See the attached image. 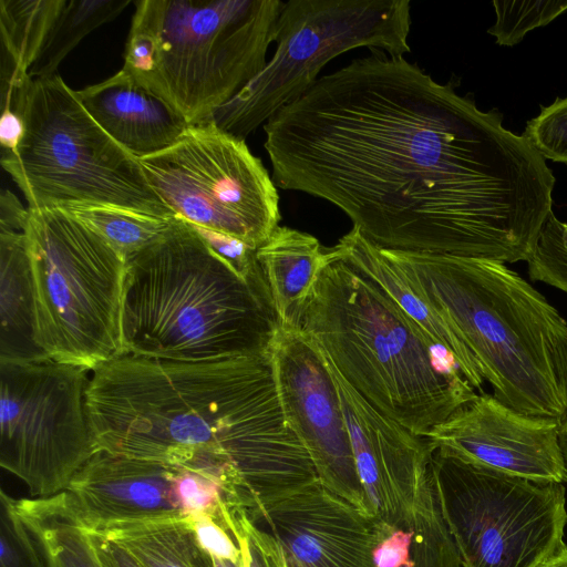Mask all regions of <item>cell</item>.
<instances>
[{
  "label": "cell",
  "mask_w": 567,
  "mask_h": 567,
  "mask_svg": "<svg viewBox=\"0 0 567 567\" xmlns=\"http://www.w3.org/2000/svg\"><path fill=\"white\" fill-rule=\"evenodd\" d=\"M271 178L402 251L528 261L555 177L496 110L378 51L326 74L265 125Z\"/></svg>",
  "instance_id": "cell-1"
},
{
  "label": "cell",
  "mask_w": 567,
  "mask_h": 567,
  "mask_svg": "<svg viewBox=\"0 0 567 567\" xmlns=\"http://www.w3.org/2000/svg\"><path fill=\"white\" fill-rule=\"evenodd\" d=\"M85 406L97 451L202 472L247 497L317 477L289 427L269 352L182 362L124 354L90 372Z\"/></svg>",
  "instance_id": "cell-2"
},
{
  "label": "cell",
  "mask_w": 567,
  "mask_h": 567,
  "mask_svg": "<svg viewBox=\"0 0 567 567\" xmlns=\"http://www.w3.org/2000/svg\"><path fill=\"white\" fill-rule=\"evenodd\" d=\"M277 329L266 279H245L178 216L127 260L125 354L182 362L265 354Z\"/></svg>",
  "instance_id": "cell-3"
},
{
  "label": "cell",
  "mask_w": 567,
  "mask_h": 567,
  "mask_svg": "<svg viewBox=\"0 0 567 567\" xmlns=\"http://www.w3.org/2000/svg\"><path fill=\"white\" fill-rule=\"evenodd\" d=\"M474 357L493 395L517 412L567 413V321L504 262L383 248Z\"/></svg>",
  "instance_id": "cell-4"
},
{
  "label": "cell",
  "mask_w": 567,
  "mask_h": 567,
  "mask_svg": "<svg viewBox=\"0 0 567 567\" xmlns=\"http://www.w3.org/2000/svg\"><path fill=\"white\" fill-rule=\"evenodd\" d=\"M300 329L371 405L414 435L425 437L476 395L451 355L341 251L319 275Z\"/></svg>",
  "instance_id": "cell-5"
},
{
  "label": "cell",
  "mask_w": 567,
  "mask_h": 567,
  "mask_svg": "<svg viewBox=\"0 0 567 567\" xmlns=\"http://www.w3.org/2000/svg\"><path fill=\"white\" fill-rule=\"evenodd\" d=\"M122 70L188 125L208 120L266 66L280 0H138Z\"/></svg>",
  "instance_id": "cell-6"
},
{
  "label": "cell",
  "mask_w": 567,
  "mask_h": 567,
  "mask_svg": "<svg viewBox=\"0 0 567 567\" xmlns=\"http://www.w3.org/2000/svg\"><path fill=\"white\" fill-rule=\"evenodd\" d=\"M4 84L13 89L11 106L24 135L0 162L29 208L106 205L175 217L152 189L140 159L99 125L60 76L29 73Z\"/></svg>",
  "instance_id": "cell-7"
},
{
  "label": "cell",
  "mask_w": 567,
  "mask_h": 567,
  "mask_svg": "<svg viewBox=\"0 0 567 567\" xmlns=\"http://www.w3.org/2000/svg\"><path fill=\"white\" fill-rule=\"evenodd\" d=\"M24 234L35 344L50 359L90 372L124 355L127 261L61 208H29Z\"/></svg>",
  "instance_id": "cell-8"
},
{
  "label": "cell",
  "mask_w": 567,
  "mask_h": 567,
  "mask_svg": "<svg viewBox=\"0 0 567 567\" xmlns=\"http://www.w3.org/2000/svg\"><path fill=\"white\" fill-rule=\"evenodd\" d=\"M409 0H290L278 17L276 51L264 70L208 120L244 138L298 100L321 69L352 49L411 51ZM205 122V121H204Z\"/></svg>",
  "instance_id": "cell-9"
},
{
  "label": "cell",
  "mask_w": 567,
  "mask_h": 567,
  "mask_svg": "<svg viewBox=\"0 0 567 567\" xmlns=\"http://www.w3.org/2000/svg\"><path fill=\"white\" fill-rule=\"evenodd\" d=\"M439 505L465 567H542L566 548L563 483L433 453Z\"/></svg>",
  "instance_id": "cell-10"
},
{
  "label": "cell",
  "mask_w": 567,
  "mask_h": 567,
  "mask_svg": "<svg viewBox=\"0 0 567 567\" xmlns=\"http://www.w3.org/2000/svg\"><path fill=\"white\" fill-rule=\"evenodd\" d=\"M162 203L184 220L258 249L279 226V195L244 138L210 121L189 125L171 147L140 158Z\"/></svg>",
  "instance_id": "cell-11"
},
{
  "label": "cell",
  "mask_w": 567,
  "mask_h": 567,
  "mask_svg": "<svg viewBox=\"0 0 567 567\" xmlns=\"http://www.w3.org/2000/svg\"><path fill=\"white\" fill-rule=\"evenodd\" d=\"M89 372L52 359L0 361V465L32 497L65 491L96 452L85 406Z\"/></svg>",
  "instance_id": "cell-12"
},
{
  "label": "cell",
  "mask_w": 567,
  "mask_h": 567,
  "mask_svg": "<svg viewBox=\"0 0 567 567\" xmlns=\"http://www.w3.org/2000/svg\"><path fill=\"white\" fill-rule=\"evenodd\" d=\"M269 357L286 421L318 480L370 518L340 396L323 354L301 329L278 326Z\"/></svg>",
  "instance_id": "cell-13"
},
{
  "label": "cell",
  "mask_w": 567,
  "mask_h": 567,
  "mask_svg": "<svg viewBox=\"0 0 567 567\" xmlns=\"http://www.w3.org/2000/svg\"><path fill=\"white\" fill-rule=\"evenodd\" d=\"M326 361L340 396L369 516L386 534L409 529L435 498L434 451L425 437L371 405Z\"/></svg>",
  "instance_id": "cell-14"
},
{
  "label": "cell",
  "mask_w": 567,
  "mask_h": 567,
  "mask_svg": "<svg viewBox=\"0 0 567 567\" xmlns=\"http://www.w3.org/2000/svg\"><path fill=\"white\" fill-rule=\"evenodd\" d=\"M560 419L528 415L476 394L425 436L435 452L507 474L564 483Z\"/></svg>",
  "instance_id": "cell-15"
},
{
  "label": "cell",
  "mask_w": 567,
  "mask_h": 567,
  "mask_svg": "<svg viewBox=\"0 0 567 567\" xmlns=\"http://www.w3.org/2000/svg\"><path fill=\"white\" fill-rule=\"evenodd\" d=\"M250 508L271 523L288 567H374L373 550L388 536L319 480Z\"/></svg>",
  "instance_id": "cell-16"
},
{
  "label": "cell",
  "mask_w": 567,
  "mask_h": 567,
  "mask_svg": "<svg viewBox=\"0 0 567 567\" xmlns=\"http://www.w3.org/2000/svg\"><path fill=\"white\" fill-rule=\"evenodd\" d=\"M181 468L97 451L74 474L65 491L92 530L186 517L177 492Z\"/></svg>",
  "instance_id": "cell-17"
},
{
  "label": "cell",
  "mask_w": 567,
  "mask_h": 567,
  "mask_svg": "<svg viewBox=\"0 0 567 567\" xmlns=\"http://www.w3.org/2000/svg\"><path fill=\"white\" fill-rule=\"evenodd\" d=\"M76 93L99 125L138 159L171 147L189 126L168 103L122 69Z\"/></svg>",
  "instance_id": "cell-18"
},
{
  "label": "cell",
  "mask_w": 567,
  "mask_h": 567,
  "mask_svg": "<svg viewBox=\"0 0 567 567\" xmlns=\"http://www.w3.org/2000/svg\"><path fill=\"white\" fill-rule=\"evenodd\" d=\"M344 260L374 280L423 331L429 341L447 352L473 389L483 378L468 348L419 286L384 251L353 228L337 243Z\"/></svg>",
  "instance_id": "cell-19"
},
{
  "label": "cell",
  "mask_w": 567,
  "mask_h": 567,
  "mask_svg": "<svg viewBox=\"0 0 567 567\" xmlns=\"http://www.w3.org/2000/svg\"><path fill=\"white\" fill-rule=\"evenodd\" d=\"M257 260L268 284L278 326L300 329L305 305L321 271L340 257L305 231L278 226L257 249Z\"/></svg>",
  "instance_id": "cell-20"
},
{
  "label": "cell",
  "mask_w": 567,
  "mask_h": 567,
  "mask_svg": "<svg viewBox=\"0 0 567 567\" xmlns=\"http://www.w3.org/2000/svg\"><path fill=\"white\" fill-rule=\"evenodd\" d=\"M0 361L50 359L34 342V303L24 230L0 229Z\"/></svg>",
  "instance_id": "cell-21"
},
{
  "label": "cell",
  "mask_w": 567,
  "mask_h": 567,
  "mask_svg": "<svg viewBox=\"0 0 567 567\" xmlns=\"http://www.w3.org/2000/svg\"><path fill=\"white\" fill-rule=\"evenodd\" d=\"M47 567H105L73 497L66 492L17 499Z\"/></svg>",
  "instance_id": "cell-22"
},
{
  "label": "cell",
  "mask_w": 567,
  "mask_h": 567,
  "mask_svg": "<svg viewBox=\"0 0 567 567\" xmlns=\"http://www.w3.org/2000/svg\"><path fill=\"white\" fill-rule=\"evenodd\" d=\"M116 543L144 567H214L189 518L175 517L110 526L94 530Z\"/></svg>",
  "instance_id": "cell-23"
},
{
  "label": "cell",
  "mask_w": 567,
  "mask_h": 567,
  "mask_svg": "<svg viewBox=\"0 0 567 567\" xmlns=\"http://www.w3.org/2000/svg\"><path fill=\"white\" fill-rule=\"evenodd\" d=\"M66 0H0L2 58L17 81L29 74Z\"/></svg>",
  "instance_id": "cell-24"
},
{
  "label": "cell",
  "mask_w": 567,
  "mask_h": 567,
  "mask_svg": "<svg viewBox=\"0 0 567 567\" xmlns=\"http://www.w3.org/2000/svg\"><path fill=\"white\" fill-rule=\"evenodd\" d=\"M130 0H66L48 40L29 73L51 78L80 41L100 25L114 20Z\"/></svg>",
  "instance_id": "cell-25"
},
{
  "label": "cell",
  "mask_w": 567,
  "mask_h": 567,
  "mask_svg": "<svg viewBox=\"0 0 567 567\" xmlns=\"http://www.w3.org/2000/svg\"><path fill=\"white\" fill-rule=\"evenodd\" d=\"M63 209L93 229L126 261L153 244L174 218L106 205Z\"/></svg>",
  "instance_id": "cell-26"
},
{
  "label": "cell",
  "mask_w": 567,
  "mask_h": 567,
  "mask_svg": "<svg viewBox=\"0 0 567 567\" xmlns=\"http://www.w3.org/2000/svg\"><path fill=\"white\" fill-rule=\"evenodd\" d=\"M495 23L487 32L499 45L512 47L529 31L547 25L567 11V0L493 1Z\"/></svg>",
  "instance_id": "cell-27"
},
{
  "label": "cell",
  "mask_w": 567,
  "mask_h": 567,
  "mask_svg": "<svg viewBox=\"0 0 567 567\" xmlns=\"http://www.w3.org/2000/svg\"><path fill=\"white\" fill-rule=\"evenodd\" d=\"M0 567H47L17 498L0 493Z\"/></svg>",
  "instance_id": "cell-28"
},
{
  "label": "cell",
  "mask_w": 567,
  "mask_h": 567,
  "mask_svg": "<svg viewBox=\"0 0 567 567\" xmlns=\"http://www.w3.org/2000/svg\"><path fill=\"white\" fill-rule=\"evenodd\" d=\"M413 528L414 557L402 567H465L440 511L419 517Z\"/></svg>",
  "instance_id": "cell-29"
},
{
  "label": "cell",
  "mask_w": 567,
  "mask_h": 567,
  "mask_svg": "<svg viewBox=\"0 0 567 567\" xmlns=\"http://www.w3.org/2000/svg\"><path fill=\"white\" fill-rule=\"evenodd\" d=\"M523 135L545 159L567 164V97L543 107Z\"/></svg>",
  "instance_id": "cell-30"
},
{
  "label": "cell",
  "mask_w": 567,
  "mask_h": 567,
  "mask_svg": "<svg viewBox=\"0 0 567 567\" xmlns=\"http://www.w3.org/2000/svg\"><path fill=\"white\" fill-rule=\"evenodd\" d=\"M177 492L186 516L208 515L223 523L221 504L226 492L223 481L182 467L177 476Z\"/></svg>",
  "instance_id": "cell-31"
},
{
  "label": "cell",
  "mask_w": 567,
  "mask_h": 567,
  "mask_svg": "<svg viewBox=\"0 0 567 567\" xmlns=\"http://www.w3.org/2000/svg\"><path fill=\"white\" fill-rule=\"evenodd\" d=\"M192 226L209 247L226 259L245 279H266L256 257L257 249L233 236L193 224Z\"/></svg>",
  "instance_id": "cell-32"
},
{
  "label": "cell",
  "mask_w": 567,
  "mask_h": 567,
  "mask_svg": "<svg viewBox=\"0 0 567 567\" xmlns=\"http://www.w3.org/2000/svg\"><path fill=\"white\" fill-rule=\"evenodd\" d=\"M202 547L212 557L228 559L240 564V549L228 535L227 529L208 515L187 516Z\"/></svg>",
  "instance_id": "cell-33"
},
{
  "label": "cell",
  "mask_w": 567,
  "mask_h": 567,
  "mask_svg": "<svg viewBox=\"0 0 567 567\" xmlns=\"http://www.w3.org/2000/svg\"><path fill=\"white\" fill-rule=\"evenodd\" d=\"M414 528L396 529L383 538L373 550L374 567H402L412 557Z\"/></svg>",
  "instance_id": "cell-34"
},
{
  "label": "cell",
  "mask_w": 567,
  "mask_h": 567,
  "mask_svg": "<svg viewBox=\"0 0 567 567\" xmlns=\"http://www.w3.org/2000/svg\"><path fill=\"white\" fill-rule=\"evenodd\" d=\"M99 557L105 567H144L134 556L116 543L90 529Z\"/></svg>",
  "instance_id": "cell-35"
},
{
  "label": "cell",
  "mask_w": 567,
  "mask_h": 567,
  "mask_svg": "<svg viewBox=\"0 0 567 567\" xmlns=\"http://www.w3.org/2000/svg\"><path fill=\"white\" fill-rule=\"evenodd\" d=\"M24 135V123L11 105L1 106V153H14Z\"/></svg>",
  "instance_id": "cell-36"
},
{
  "label": "cell",
  "mask_w": 567,
  "mask_h": 567,
  "mask_svg": "<svg viewBox=\"0 0 567 567\" xmlns=\"http://www.w3.org/2000/svg\"><path fill=\"white\" fill-rule=\"evenodd\" d=\"M29 217L25 208L16 195L2 188L0 193V229L24 230Z\"/></svg>",
  "instance_id": "cell-37"
},
{
  "label": "cell",
  "mask_w": 567,
  "mask_h": 567,
  "mask_svg": "<svg viewBox=\"0 0 567 567\" xmlns=\"http://www.w3.org/2000/svg\"><path fill=\"white\" fill-rule=\"evenodd\" d=\"M559 444L565 466V481L567 485V413L560 419Z\"/></svg>",
  "instance_id": "cell-38"
},
{
  "label": "cell",
  "mask_w": 567,
  "mask_h": 567,
  "mask_svg": "<svg viewBox=\"0 0 567 567\" xmlns=\"http://www.w3.org/2000/svg\"><path fill=\"white\" fill-rule=\"evenodd\" d=\"M542 567H567V547L545 563Z\"/></svg>",
  "instance_id": "cell-39"
},
{
  "label": "cell",
  "mask_w": 567,
  "mask_h": 567,
  "mask_svg": "<svg viewBox=\"0 0 567 567\" xmlns=\"http://www.w3.org/2000/svg\"><path fill=\"white\" fill-rule=\"evenodd\" d=\"M214 567H240V564H236L228 559H220L213 557Z\"/></svg>",
  "instance_id": "cell-40"
}]
</instances>
